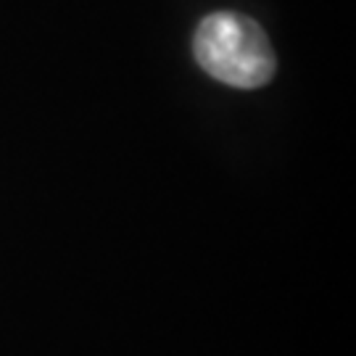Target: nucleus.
Segmentation results:
<instances>
[{
	"mask_svg": "<svg viewBox=\"0 0 356 356\" xmlns=\"http://www.w3.org/2000/svg\"><path fill=\"white\" fill-rule=\"evenodd\" d=\"M193 53L206 74L241 90L267 85L277 66L267 32L235 11L206 16L195 29Z\"/></svg>",
	"mask_w": 356,
	"mask_h": 356,
	"instance_id": "f257e3e1",
	"label": "nucleus"
}]
</instances>
